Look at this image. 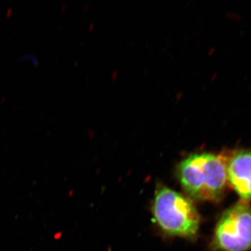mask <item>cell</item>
I'll use <instances>...</instances> for the list:
<instances>
[{"label":"cell","mask_w":251,"mask_h":251,"mask_svg":"<svg viewBox=\"0 0 251 251\" xmlns=\"http://www.w3.org/2000/svg\"><path fill=\"white\" fill-rule=\"evenodd\" d=\"M152 212L156 224L165 233L182 237L197 234L201 221L197 209L190 200L171 188L158 186Z\"/></svg>","instance_id":"2"},{"label":"cell","mask_w":251,"mask_h":251,"mask_svg":"<svg viewBox=\"0 0 251 251\" xmlns=\"http://www.w3.org/2000/svg\"><path fill=\"white\" fill-rule=\"evenodd\" d=\"M212 245L219 251L251 250V206L247 201L242 200L223 214Z\"/></svg>","instance_id":"3"},{"label":"cell","mask_w":251,"mask_h":251,"mask_svg":"<svg viewBox=\"0 0 251 251\" xmlns=\"http://www.w3.org/2000/svg\"><path fill=\"white\" fill-rule=\"evenodd\" d=\"M227 155L193 153L180 162L178 179L186 193L198 201L218 202L227 185Z\"/></svg>","instance_id":"1"},{"label":"cell","mask_w":251,"mask_h":251,"mask_svg":"<svg viewBox=\"0 0 251 251\" xmlns=\"http://www.w3.org/2000/svg\"><path fill=\"white\" fill-rule=\"evenodd\" d=\"M226 155L227 181L242 201H249L251 199V150H236Z\"/></svg>","instance_id":"4"}]
</instances>
